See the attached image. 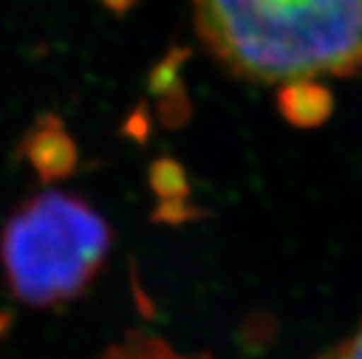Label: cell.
Returning a JSON list of instances; mask_svg holds the SVG:
<instances>
[{"label":"cell","mask_w":362,"mask_h":359,"mask_svg":"<svg viewBox=\"0 0 362 359\" xmlns=\"http://www.w3.org/2000/svg\"><path fill=\"white\" fill-rule=\"evenodd\" d=\"M193 18L217 63L247 83L362 72V0H193Z\"/></svg>","instance_id":"1"},{"label":"cell","mask_w":362,"mask_h":359,"mask_svg":"<svg viewBox=\"0 0 362 359\" xmlns=\"http://www.w3.org/2000/svg\"><path fill=\"white\" fill-rule=\"evenodd\" d=\"M111 245L105 219L65 193L28 200L3 232V264L26 303L54 305L74 299L103 267Z\"/></svg>","instance_id":"2"},{"label":"cell","mask_w":362,"mask_h":359,"mask_svg":"<svg viewBox=\"0 0 362 359\" xmlns=\"http://www.w3.org/2000/svg\"><path fill=\"white\" fill-rule=\"evenodd\" d=\"M278 109L282 117L298 128H315L330 119L334 109L332 91L317 78H302L280 85Z\"/></svg>","instance_id":"3"},{"label":"cell","mask_w":362,"mask_h":359,"mask_svg":"<svg viewBox=\"0 0 362 359\" xmlns=\"http://www.w3.org/2000/svg\"><path fill=\"white\" fill-rule=\"evenodd\" d=\"M317 359H362V324L351 336L341 340L334 348L325 351Z\"/></svg>","instance_id":"4"}]
</instances>
